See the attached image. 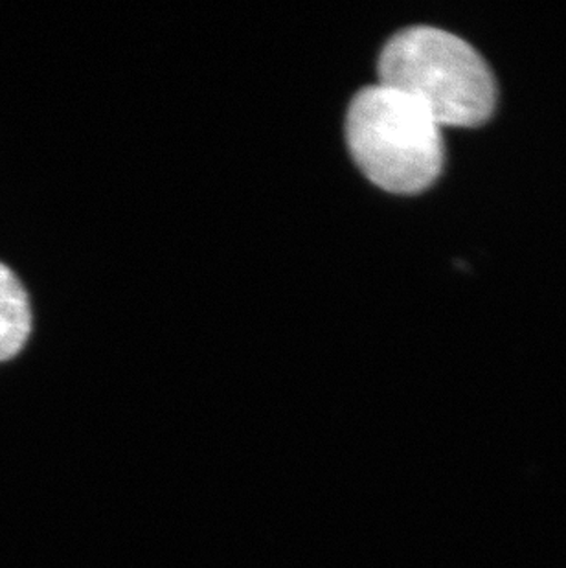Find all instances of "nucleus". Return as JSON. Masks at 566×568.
Wrapping results in <instances>:
<instances>
[{
    "label": "nucleus",
    "mask_w": 566,
    "mask_h": 568,
    "mask_svg": "<svg viewBox=\"0 0 566 568\" xmlns=\"http://www.w3.org/2000/svg\"><path fill=\"white\" fill-rule=\"evenodd\" d=\"M442 125L412 98L391 87H364L346 113V144L375 186L412 195L427 190L444 168Z\"/></svg>",
    "instance_id": "2"
},
{
    "label": "nucleus",
    "mask_w": 566,
    "mask_h": 568,
    "mask_svg": "<svg viewBox=\"0 0 566 568\" xmlns=\"http://www.w3.org/2000/svg\"><path fill=\"white\" fill-rule=\"evenodd\" d=\"M381 85L420 103L442 128H476L497 105V83L467 41L434 27L397 32L377 63Z\"/></svg>",
    "instance_id": "1"
},
{
    "label": "nucleus",
    "mask_w": 566,
    "mask_h": 568,
    "mask_svg": "<svg viewBox=\"0 0 566 568\" xmlns=\"http://www.w3.org/2000/svg\"><path fill=\"white\" fill-rule=\"evenodd\" d=\"M32 333V307L11 268L0 263V363L16 357Z\"/></svg>",
    "instance_id": "3"
}]
</instances>
